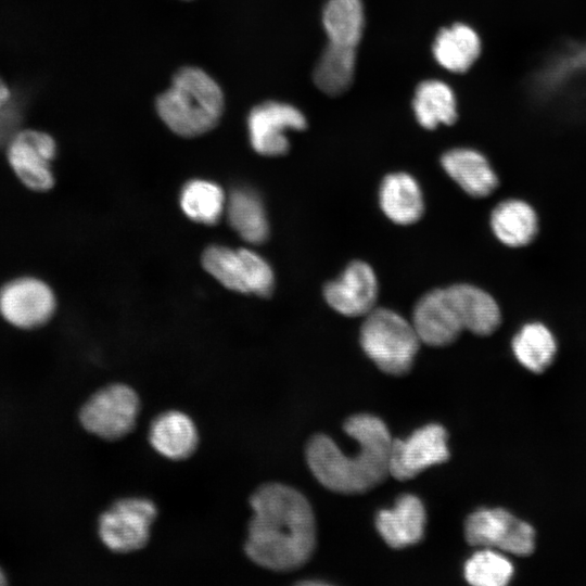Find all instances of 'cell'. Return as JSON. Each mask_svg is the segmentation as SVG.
Segmentation results:
<instances>
[{"label": "cell", "instance_id": "1", "mask_svg": "<svg viewBox=\"0 0 586 586\" xmlns=\"http://www.w3.org/2000/svg\"><path fill=\"white\" fill-rule=\"evenodd\" d=\"M250 505L246 556L277 572L304 565L316 546L315 515L307 498L289 485L266 483L252 494Z\"/></svg>", "mask_w": 586, "mask_h": 586}, {"label": "cell", "instance_id": "2", "mask_svg": "<svg viewBox=\"0 0 586 586\" xmlns=\"http://www.w3.org/2000/svg\"><path fill=\"white\" fill-rule=\"evenodd\" d=\"M344 431L359 444L355 455H345L327 435H314L306 446V460L315 477L328 489L360 494L390 474L393 438L385 423L369 413L349 417Z\"/></svg>", "mask_w": 586, "mask_h": 586}, {"label": "cell", "instance_id": "3", "mask_svg": "<svg viewBox=\"0 0 586 586\" xmlns=\"http://www.w3.org/2000/svg\"><path fill=\"white\" fill-rule=\"evenodd\" d=\"M225 99L220 86L195 66L180 68L170 87L155 101L163 123L176 135L191 138L212 130L220 120Z\"/></svg>", "mask_w": 586, "mask_h": 586}, {"label": "cell", "instance_id": "4", "mask_svg": "<svg viewBox=\"0 0 586 586\" xmlns=\"http://www.w3.org/2000/svg\"><path fill=\"white\" fill-rule=\"evenodd\" d=\"M365 317L360 344L366 355L387 374L407 373L421 342L411 321L382 307L372 309Z\"/></svg>", "mask_w": 586, "mask_h": 586}, {"label": "cell", "instance_id": "5", "mask_svg": "<svg viewBox=\"0 0 586 586\" xmlns=\"http://www.w3.org/2000/svg\"><path fill=\"white\" fill-rule=\"evenodd\" d=\"M202 264L229 290L259 296L272 293L273 271L265 258L252 250L212 245L204 251Z\"/></svg>", "mask_w": 586, "mask_h": 586}, {"label": "cell", "instance_id": "6", "mask_svg": "<svg viewBox=\"0 0 586 586\" xmlns=\"http://www.w3.org/2000/svg\"><path fill=\"white\" fill-rule=\"evenodd\" d=\"M139 410L136 391L127 384L113 383L89 397L79 411V420L88 432L115 441L133 430Z\"/></svg>", "mask_w": 586, "mask_h": 586}, {"label": "cell", "instance_id": "7", "mask_svg": "<svg viewBox=\"0 0 586 586\" xmlns=\"http://www.w3.org/2000/svg\"><path fill=\"white\" fill-rule=\"evenodd\" d=\"M156 515L157 507L149 498L118 499L99 517V537L114 552L139 550L148 544Z\"/></svg>", "mask_w": 586, "mask_h": 586}, {"label": "cell", "instance_id": "8", "mask_svg": "<svg viewBox=\"0 0 586 586\" xmlns=\"http://www.w3.org/2000/svg\"><path fill=\"white\" fill-rule=\"evenodd\" d=\"M464 536L471 546L519 557H526L535 549L533 526L501 508L472 512L464 522Z\"/></svg>", "mask_w": 586, "mask_h": 586}, {"label": "cell", "instance_id": "9", "mask_svg": "<svg viewBox=\"0 0 586 586\" xmlns=\"http://www.w3.org/2000/svg\"><path fill=\"white\" fill-rule=\"evenodd\" d=\"M55 307L53 291L37 278L20 277L0 289V315L17 328L43 326L53 316Z\"/></svg>", "mask_w": 586, "mask_h": 586}, {"label": "cell", "instance_id": "10", "mask_svg": "<svg viewBox=\"0 0 586 586\" xmlns=\"http://www.w3.org/2000/svg\"><path fill=\"white\" fill-rule=\"evenodd\" d=\"M307 126L305 115L295 106L278 101H266L249 114L250 141L258 154L280 156L290 149L289 130H303Z\"/></svg>", "mask_w": 586, "mask_h": 586}, {"label": "cell", "instance_id": "11", "mask_svg": "<svg viewBox=\"0 0 586 586\" xmlns=\"http://www.w3.org/2000/svg\"><path fill=\"white\" fill-rule=\"evenodd\" d=\"M449 458L446 430L436 423L416 430L406 440H393L390 454V474L406 481Z\"/></svg>", "mask_w": 586, "mask_h": 586}, {"label": "cell", "instance_id": "12", "mask_svg": "<svg viewBox=\"0 0 586 586\" xmlns=\"http://www.w3.org/2000/svg\"><path fill=\"white\" fill-rule=\"evenodd\" d=\"M56 154L54 139L42 131H18L8 143V160L24 186L47 191L54 184L51 162Z\"/></svg>", "mask_w": 586, "mask_h": 586}, {"label": "cell", "instance_id": "13", "mask_svg": "<svg viewBox=\"0 0 586 586\" xmlns=\"http://www.w3.org/2000/svg\"><path fill=\"white\" fill-rule=\"evenodd\" d=\"M379 284L372 267L361 260L348 264L344 271L323 289L328 305L346 317L368 315L378 298Z\"/></svg>", "mask_w": 586, "mask_h": 586}, {"label": "cell", "instance_id": "14", "mask_svg": "<svg viewBox=\"0 0 586 586\" xmlns=\"http://www.w3.org/2000/svg\"><path fill=\"white\" fill-rule=\"evenodd\" d=\"M411 323L430 346L451 344L463 330L445 289L425 293L415 305Z\"/></svg>", "mask_w": 586, "mask_h": 586}, {"label": "cell", "instance_id": "15", "mask_svg": "<svg viewBox=\"0 0 586 586\" xmlns=\"http://www.w3.org/2000/svg\"><path fill=\"white\" fill-rule=\"evenodd\" d=\"M375 526L392 548H405L419 543L424 533L425 510L415 495H402L391 509L379 511Z\"/></svg>", "mask_w": 586, "mask_h": 586}, {"label": "cell", "instance_id": "16", "mask_svg": "<svg viewBox=\"0 0 586 586\" xmlns=\"http://www.w3.org/2000/svg\"><path fill=\"white\" fill-rule=\"evenodd\" d=\"M483 41L471 25L457 22L438 30L432 46L435 61L446 71L463 74L481 58Z\"/></svg>", "mask_w": 586, "mask_h": 586}, {"label": "cell", "instance_id": "17", "mask_svg": "<svg viewBox=\"0 0 586 586\" xmlns=\"http://www.w3.org/2000/svg\"><path fill=\"white\" fill-rule=\"evenodd\" d=\"M445 173L469 195L484 198L498 186V177L488 160L471 148H455L441 158Z\"/></svg>", "mask_w": 586, "mask_h": 586}, {"label": "cell", "instance_id": "18", "mask_svg": "<svg viewBox=\"0 0 586 586\" xmlns=\"http://www.w3.org/2000/svg\"><path fill=\"white\" fill-rule=\"evenodd\" d=\"M445 290L463 330L489 335L499 327V306L487 292L467 283L453 284Z\"/></svg>", "mask_w": 586, "mask_h": 586}, {"label": "cell", "instance_id": "19", "mask_svg": "<svg viewBox=\"0 0 586 586\" xmlns=\"http://www.w3.org/2000/svg\"><path fill=\"white\" fill-rule=\"evenodd\" d=\"M149 442L161 456L170 460H182L196 449L199 434L193 420L187 413L167 410L151 422Z\"/></svg>", "mask_w": 586, "mask_h": 586}, {"label": "cell", "instance_id": "20", "mask_svg": "<svg viewBox=\"0 0 586 586\" xmlns=\"http://www.w3.org/2000/svg\"><path fill=\"white\" fill-rule=\"evenodd\" d=\"M379 203L384 215L402 226L417 222L424 212L423 194L418 181L403 171L392 173L383 178Z\"/></svg>", "mask_w": 586, "mask_h": 586}, {"label": "cell", "instance_id": "21", "mask_svg": "<svg viewBox=\"0 0 586 586\" xmlns=\"http://www.w3.org/2000/svg\"><path fill=\"white\" fill-rule=\"evenodd\" d=\"M412 110L419 125L428 130L453 125L458 118L455 91L438 79L423 80L417 86Z\"/></svg>", "mask_w": 586, "mask_h": 586}, {"label": "cell", "instance_id": "22", "mask_svg": "<svg viewBox=\"0 0 586 586\" xmlns=\"http://www.w3.org/2000/svg\"><path fill=\"white\" fill-rule=\"evenodd\" d=\"M491 227L501 243L520 247L533 241L538 230V220L530 204L512 199L498 203L493 209Z\"/></svg>", "mask_w": 586, "mask_h": 586}, {"label": "cell", "instance_id": "23", "mask_svg": "<svg viewBox=\"0 0 586 586\" xmlns=\"http://www.w3.org/2000/svg\"><path fill=\"white\" fill-rule=\"evenodd\" d=\"M226 212L229 225L241 238L252 244L265 242L269 234V225L264 204L252 190L240 188L231 192Z\"/></svg>", "mask_w": 586, "mask_h": 586}, {"label": "cell", "instance_id": "24", "mask_svg": "<svg viewBox=\"0 0 586 586\" xmlns=\"http://www.w3.org/2000/svg\"><path fill=\"white\" fill-rule=\"evenodd\" d=\"M321 21L329 42L356 48L365 25L361 0H327Z\"/></svg>", "mask_w": 586, "mask_h": 586}, {"label": "cell", "instance_id": "25", "mask_svg": "<svg viewBox=\"0 0 586 586\" xmlns=\"http://www.w3.org/2000/svg\"><path fill=\"white\" fill-rule=\"evenodd\" d=\"M356 48L329 42L314 69V82L324 93L339 95L351 86L356 65Z\"/></svg>", "mask_w": 586, "mask_h": 586}, {"label": "cell", "instance_id": "26", "mask_svg": "<svg viewBox=\"0 0 586 586\" xmlns=\"http://www.w3.org/2000/svg\"><path fill=\"white\" fill-rule=\"evenodd\" d=\"M515 359L534 373L544 372L553 361L557 342L551 331L543 323L524 324L511 342Z\"/></svg>", "mask_w": 586, "mask_h": 586}, {"label": "cell", "instance_id": "27", "mask_svg": "<svg viewBox=\"0 0 586 586\" xmlns=\"http://www.w3.org/2000/svg\"><path fill=\"white\" fill-rule=\"evenodd\" d=\"M224 191L216 183L194 179L189 181L180 193V206L193 221L206 225L216 224L226 211Z\"/></svg>", "mask_w": 586, "mask_h": 586}, {"label": "cell", "instance_id": "28", "mask_svg": "<svg viewBox=\"0 0 586 586\" xmlns=\"http://www.w3.org/2000/svg\"><path fill=\"white\" fill-rule=\"evenodd\" d=\"M514 574L511 561L501 552L484 548L464 564V577L474 586H505Z\"/></svg>", "mask_w": 586, "mask_h": 586}, {"label": "cell", "instance_id": "29", "mask_svg": "<svg viewBox=\"0 0 586 586\" xmlns=\"http://www.w3.org/2000/svg\"><path fill=\"white\" fill-rule=\"evenodd\" d=\"M21 119V110L10 100L0 109V145L8 144L20 131Z\"/></svg>", "mask_w": 586, "mask_h": 586}, {"label": "cell", "instance_id": "30", "mask_svg": "<svg viewBox=\"0 0 586 586\" xmlns=\"http://www.w3.org/2000/svg\"><path fill=\"white\" fill-rule=\"evenodd\" d=\"M10 98V91L7 85L0 79V109L8 103Z\"/></svg>", "mask_w": 586, "mask_h": 586}, {"label": "cell", "instance_id": "31", "mask_svg": "<svg viewBox=\"0 0 586 586\" xmlns=\"http://www.w3.org/2000/svg\"><path fill=\"white\" fill-rule=\"evenodd\" d=\"M3 584H5V576H4L3 572L0 569V586L3 585Z\"/></svg>", "mask_w": 586, "mask_h": 586}]
</instances>
